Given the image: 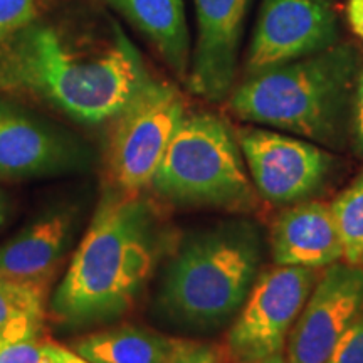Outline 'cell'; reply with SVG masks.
<instances>
[{
	"label": "cell",
	"mask_w": 363,
	"mask_h": 363,
	"mask_svg": "<svg viewBox=\"0 0 363 363\" xmlns=\"http://www.w3.org/2000/svg\"><path fill=\"white\" fill-rule=\"evenodd\" d=\"M135 192H106L65 279L51 301L65 328H84L123 316L155 269L160 229L152 207Z\"/></svg>",
	"instance_id": "7a4b0ae2"
},
{
	"label": "cell",
	"mask_w": 363,
	"mask_h": 363,
	"mask_svg": "<svg viewBox=\"0 0 363 363\" xmlns=\"http://www.w3.org/2000/svg\"><path fill=\"white\" fill-rule=\"evenodd\" d=\"M0 363H51L44 343L33 340H21L0 347Z\"/></svg>",
	"instance_id": "44dd1931"
},
{
	"label": "cell",
	"mask_w": 363,
	"mask_h": 363,
	"mask_svg": "<svg viewBox=\"0 0 363 363\" xmlns=\"http://www.w3.org/2000/svg\"><path fill=\"white\" fill-rule=\"evenodd\" d=\"M45 318V284L0 272V347L38 338Z\"/></svg>",
	"instance_id": "e0dca14e"
},
{
	"label": "cell",
	"mask_w": 363,
	"mask_h": 363,
	"mask_svg": "<svg viewBox=\"0 0 363 363\" xmlns=\"http://www.w3.org/2000/svg\"><path fill=\"white\" fill-rule=\"evenodd\" d=\"M184 116L185 104L179 89L152 78L113 118L110 172L118 187L138 192L152 185Z\"/></svg>",
	"instance_id": "8992f818"
},
{
	"label": "cell",
	"mask_w": 363,
	"mask_h": 363,
	"mask_svg": "<svg viewBox=\"0 0 363 363\" xmlns=\"http://www.w3.org/2000/svg\"><path fill=\"white\" fill-rule=\"evenodd\" d=\"M362 67L360 49L340 40L326 51L246 76L230 93V111L249 123L342 147Z\"/></svg>",
	"instance_id": "3957f363"
},
{
	"label": "cell",
	"mask_w": 363,
	"mask_h": 363,
	"mask_svg": "<svg viewBox=\"0 0 363 363\" xmlns=\"http://www.w3.org/2000/svg\"><path fill=\"white\" fill-rule=\"evenodd\" d=\"M315 283L308 267L276 266L261 274L227 337L230 357L251 363L279 355Z\"/></svg>",
	"instance_id": "52a82bcc"
},
{
	"label": "cell",
	"mask_w": 363,
	"mask_h": 363,
	"mask_svg": "<svg viewBox=\"0 0 363 363\" xmlns=\"http://www.w3.org/2000/svg\"><path fill=\"white\" fill-rule=\"evenodd\" d=\"M348 133L352 135L353 145L357 152L363 155V67L357 78L355 93H353L352 111H350V128Z\"/></svg>",
	"instance_id": "7402d4cb"
},
{
	"label": "cell",
	"mask_w": 363,
	"mask_h": 363,
	"mask_svg": "<svg viewBox=\"0 0 363 363\" xmlns=\"http://www.w3.org/2000/svg\"><path fill=\"white\" fill-rule=\"evenodd\" d=\"M363 311V267L335 262L313 286L289 335L288 363H326Z\"/></svg>",
	"instance_id": "30bf717a"
},
{
	"label": "cell",
	"mask_w": 363,
	"mask_h": 363,
	"mask_svg": "<svg viewBox=\"0 0 363 363\" xmlns=\"http://www.w3.org/2000/svg\"><path fill=\"white\" fill-rule=\"evenodd\" d=\"M197 40L187 84L208 103L230 96L238 74L240 38L251 0H194Z\"/></svg>",
	"instance_id": "7c38bea8"
},
{
	"label": "cell",
	"mask_w": 363,
	"mask_h": 363,
	"mask_svg": "<svg viewBox=\"0 0 363 363\" xmlns=\"http://www.w3.org/2000/svg\"><path fill=\"white\" fill-rule=\"evenodd\" d=\"M326 363H363V311L345 331Z\"/></svg>",
	"instance_id": "ffe728a7"
},
{
	"label": "cell",
	"mask_w": 363,
	"mask_h": 363,
	"mask_svg": "<svg viewBox=\"0 0 363 363\" xmlns=\"http://www.w3.org/2000/svg\"><path fill=\"white\" fill-rule=\"evenodd\" d=\"M79 217L78 203L49 208L0 246V272L45 284L72 244Z\"/></svg>",
	"instance_id": "4fadbf2b"
},
{
	"label": "cell",
	"mask_w": 363,
	"mask_h": 363,
	"mask_svg": "<svg viewBox=\"0 0 363 363\" xmlns=\"http://www.w3.org/2000/svg\"><path fill=\"white\" fill-rule=\"evenodd\" d=\"M152 187L182 206L249 208L254 203L238 136L212 113L184 116Z\"/></svg>",
	"instance_id": "5b68a950"
},
{
	"label": "cell",
	"mask_w": 363,
	"mask_h": 363,
	"mask_svg": "<svg viewBox=\"0 0 363 363\" xmlns=\"http://www.w3.org/2000/svg\"><path fill=\"white\" fill-rule=\"evenodd\" d=\"M35 0H0V44L35 21Z\"/></svg>",
	"instance_id": "d6986e66"
},
{
	"label": "cell",
	"mask_w": 363,
	"mask_h": 363,
	"mask_svg": "<svg viewBox=\"0 0 363 363\" xmlns=\"http://www.w3.org/2000/svg\"><path fill=\"white\" fill-rule=\"evenodd\" d=\"M338 0H262L246 76L313 56L340 43Z\"/></svg>",
	"instance_id": "ba28073f"
},
{
	"label": "cell",
	"mask_w": 363,
	"mask_h": 363,
	"mask_svg": "<svg viewBox=\"0 0 363 363\" xmlns=\"http://www.w3.org/2000/svg\"><path fill=\"white\" fill-rule=\"evenodd\" d=\"M152 79L118 26L104 35L30 22L0 44V93H27L81 123L113 120Z\"/></svg>",
	"instance_id": "6da1fadb"
},
{
	"label": "cell",
	"mask_w": 363,
	"mask_h": 363,
	"mask_svg": "<svg viewBox=\"0 0 363 363\" xmlns=\"http://www.w3.org/2000/svg\"><path fill=\"white\" fill-rule=\"evenodd\" d=\"M259 266L261 242L252 227L229 224L192 235L167 266L158 306L184 328H219L239 313Z\"/></svg>",
	"instance_id": "277c9868"
},
{
	"label": "cell",
	"mask_w": 363,
	"mask_h": 363,
	"mask_svg": "<svg viewBox=\"0 0 363 363\" xmlns=\"http://www.w3.org/2000/svg\"><path fill=\"white\" fill-rule=\"evenodd\" d=\"M88 165V150L74 138L0 101V179L72 174Z\"/></svg>",
	"instance_id": "8fae6325"
},
{
	"label": "cell",
	"mask_w": 363,
	"mask_h": 363,
	"mask_svg": "<svg viewBox=\"0 0 363 363\" xmlns=\"http://www.w3.org/2000/svg\"><path fill=\"white\" fill-rule=\"evenodd\" d=\"M7 212H9L7 197H6V195H4L2 190H0V227L6 224V220H7Z\"/></svg>",
	"instance_id": "d4e9b609"
},
{
	"label": "cell",
	"mask_w": 363,
	"mask_h": 363,
	"mask_svg": "<svg viewBox=\"0 0 363 363\" xmlns=\"http://www.w3.org/2000/svg\"><path fill=\"white\" fill-rule=\"evenodd\" d=\"M123 12L148 38L167 66L187 79L190 69V35L185 21L184 0H108Z\"/></svg>",
	"instance_id": "2e32d148"
},
{
	"label": "cell",
	"mask_w": 363,
	"mask_h": 363,
	"mask_svg": "<svg viewBox=\"0 0 363 363\" xmlns=\"http://www.w3.org/2000/svg\"><path fill=\"white\" fill-rule=\"evenodd\" d=\"M252 184L266 201L301 202L323 185L333 167V157L310 140L246 128L238 133Z\"/></svg>",
	"instance_id": "9c48e42d"
},
{
	"label": "cell",
	"mask_w": 363,
	"mask_h": 363,
	"mask_svg": "<svg viewBox=\"0 0 363 363\" xmlns=\"http://www.w3.org/2000/svg\"><path fill=\"white\" fill-rule=\"evenodd\" d=\"M251 363H288L281 355H274L269 358H264V360H257V362H251Z\"/></svg>",
	"instance_id": "484cf974"
},
{
	"label": "cell",
	"mask_w": 363,
	"mask_h": 363,
	"mask_svg": "<svg viewBox=\"0 0 363 363\" xmlns=\"http://www.w3.org/2000/svg\"><path fill=\"white\" fill-rule=\"evenodd\" d=\"M44 347L51 363H91L84 357H81L79 353L69 350V348L59 347V345L54 343H44Z\"/></svg>",
	"instance_id": "603a6c76"
},
{
	"label": "cell",
	"mask_w": 363,
	"mask_h": 363,
	"mask_svg": "<svg viewBox=\"0 0 363 363\" xmlns=\"http://www.w3.org/2000/svg\"><path fill=\"white\" fill-rule=\"evenodd\" d=\"M347 21L353 34L363 39V0H347Z\"/></svg>",
	"instance_id": "cb8c5ba5"
},
{
	"label": "cell",
	"mask_w": 363,
	"mask_h": 363,
	"mask_svg": "<svg viewBox=\"0 0 363 363\" xmlns=\"http://www.w3.org/2000/svg\"><path fill=\"white\" fill-rule=\"evenodd\" d=\"M91 363H219L214 345L165 337L138 326L91 333L72 345Z\"/></svg>",
	"instance_id": "5bb4252c"
},
{
	"label": "cell",
	"mask_w": 363,
	"mask_h": 363,
	"mask_svg": "<svg viewBox=\"0 0 363 363\" xmlns=\"http://www.w3.org/2000/svg\"><path fill=\"white\" fill-rule=\"evenodd\" d=\"M271 252L276 266L320 269L342 261L343 246L331 207L303 202L286 208L272 224Z\"/></svg>",
	"instance_id": "9a60e30c"
},
{
	"label": "cell",
	"mask_w": 363,
	"mask_h": 363,
	"mask_svg": "<svg viewBox=\"0 0 363 363\" xmlns=\"http://www.w3.org/2000/svg\"><path fill=\"white\" fill-rule=\"evenodd\" d=\"M343 246V261L363 267V172L331 203Z\"/></svg>",
	"instance_id": "ac0fdd59"
}]
</instances>
